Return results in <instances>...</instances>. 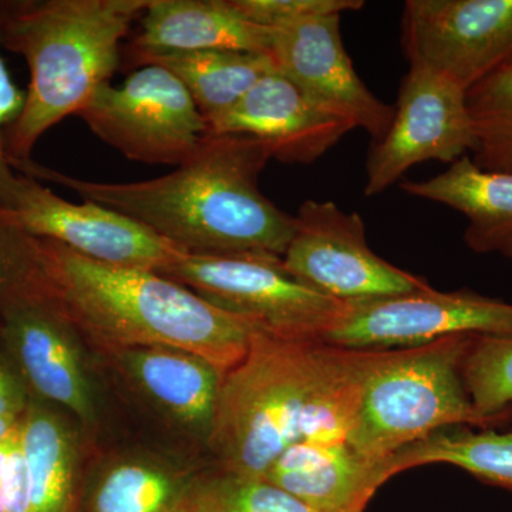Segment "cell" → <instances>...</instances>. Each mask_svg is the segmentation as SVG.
Segmentation results:
<instances>
[{
	"mask_svg": "<svg viewBox=\"0 0 512 512\" xmlns=\"http://www.w3.org/2000/svg\"><path fill=\"white\" fill-rule=\"evenodd\" d=\"M271 160L255 138L207 134L170 174L137 183H97L30 160L16 173L62 185L86 201L126 215L188 255L284 256L295 217L262 194L259 177Z\"/></svg>",
	"mask_w": 512,
	"mask_h": 512,
	"instance_id": "obj_1",
	"label": "cell"
},
{
	"mask_svg": "<svg viewBox=\"0 0 512 512\" xmlns=\"http://www.w3.org/2000/svg\"><path fill=\"white\" fill-rule=\"evenodd\" d=\"M37 241V288L107 348L181 349L225 376L264 330L156 271L99 264L56 242Z\"/></svg>",
	"mask_w": 512,
	"mask_h": 512,
	"instance_id": "obj_2",
	"label": "cell"
},
{
	"mask_svg": "<svg viewBox=\"0 0 512 512\" xmlns=\"http://www.w3.org/2000/svg\"><path fill=\"white\" fill-rule=\"evenodd\" d=\"M150 0H6L3 49L26 60V103L8 134L9 163L77 116L120 66V43Z\"/></svg>",
	"mask_w": 512,
	"mask_h": 512,
	"instance_id": "obj_3",
	"label": "cell"
},
{
	"mask_svg": "<svg viewBox=\"0 0 512 512\" xmlns=\"http://www.w3.org/2000/svg\"><path fill=\"white\" fill-rule=\"evenodd\" d=\"M336 346L261 330L222 380L208 441L222 471L264 478L301 440L303 416L329 375Z\"/></svg>",
	"mask_w": 512,
	"mask_h": 512,
	"instance_id": "obj_4",
	"label": "cell"
},
{
	"mask_svg": "<svg viewBox=\"0 0 512 512\" xmlns=\"http://www.w3.org/2000/svg\"><path fill=\"white\" fill-rule=\"evenodd\" d=\"M473 336L376 350L346 437L350 446L372 460H387L446 427L494 429L474 409L461 373Z\"/></svg>",
	"mask_w": 512,
	"mask_h": 512,
	"instance_id": "obj_5",
	"label": "cell"
},
{
	"mask_svg": "<svg viewBox=\"0 0 512 512\" xmlns=\"http://www.w3.org/2000/svg\"><path fill=\"white\" fill-rule=\"evenodd\" d=\"M161 275L279 338L320 340L346 308L298 281L279 256L184 254Z\"/></svg>",
	"mask_w": 512,
	"mask_h": 512,
	"instance_id": "obj_6",
	"label": "cell"
},
{
	"mask_svg": "<svg viewBox=\"0 0 512 512\" xmlns=\"http://www.w3.org/2000/svg\"><path fill=\"white\" fill-rule=\"evenodd\" d=\"M104 143L128 160L178 167L201 146L208 124L173 73L138 67L120 86H101L77 113Z\"/></svg>",
	"mask_w": 512,
	"mask_h": 512,
	"instance_id": "obj_7",
	"label": "cell"
},
{
	"mask_svg": "<svg viewBox=\"0 0 512 512\" xmlns=\"http://www.w3.org/2000/svg\"><path fill=\"white\" fill-rule=\"evenodd\" d=\"M282 264L298 281L343 303L404 295L429 286L426 279L376 255L367 244L362 217L340 210L333 201L303 202Z\"/></svg>",
	"mask_w": 512,
	"mask_h": 512,
	"instance_id": "obj_8",
	"label": "cell"
},
{
	"mask_svg": "<svg viewBox=\"0 0 512 512\" xmlns=\"http://www.w3.org/2000/svg\"><path fill=\"white\" fill-rule=\"evenodd\" d=\"M461 335H512L511 303L471 291L427 286L404 295L346 303L338 322L320 338L356 350L416 348Z\"/></svg>",
	"mask_w": 512,
	"mask_h": 512,
	"instance_id": "obj_9",
	"label": "cell"
},
{
	"mask_svg": "<svg viewBox=\"0 0 512 512\" xmlns=\"http://www.w3.org/2000/svg\"><path fill=\"white\" fill-rule=\"evenodd\" d=\"M0 211L30 237L56 242L99 264L161 274L185 254L120 212L93 201L74 204L19 173Z\"/></svg>",
	"mask_w": 512,
	"mask_h": 512,
	"instance_id": "obj_10",
	"label": "cell"
},
{
	"mask_svg": "<svg viewBox=\"0 0 512 512\" xmlns=\"http://www.w3.org/2000/svg\"><path fill=\"white\" fill-rule=\"evenodd\" d=\"M466 90L420 64H410L400 84L392 126L373 143L366 160V197L389 190L424 161L453 164L476 146Z\"/></svg>",
	"mask_w": 512,
	"mask_h": 512,
	"instance_id": "obj_11",
	"label": "cell"
},
{
	"mask_svg": "<svg viewBox=\"0 0 512 512\" xmlns=\"http://www.w3.org/2000/svg\"><path fill=\"white\" fill-rule=\"evenodd\" d=\"M402 47L467 92L512 66V0H407Z\"/></svg>",
	"mask_w": 512,
	"mask_h": 512,
	"instance_id": "obj_12",
	"label": "cell"
},
{
	"mask_svg": "<svg viewBox=\"0 0 512 512\" xmlns=\"http://www.w3.org/2000/svg\"><path fill=\"white\" fill-rule=\"evenodd\" d=\"M340 18L326 16L271 30L269 56L276 70L309 99L379 143L392 126L394 106L377 99L357 76L343 45Z\"/></svg>",
	"mask_w": 512,
	"mask_h": 512,
	"instance_id": "obj_13",
	"label": "cell"
},
{
	"mask_svg": "<svg viewBox=\"0 0 512 512\" xmlns=\"http://www.w3.org/2000/svg\"><path fill=\"white\" fill-rule=\"evenodd\" d=\"M352 130L350 121L320 107L278 70L208 124V134L255 138L269 158L286 165L315 163Z\"/></svg>",
	"mask_w": 512,
	"mask_h": 512,
	"instance_id": "obj_14",
	"label": "cell"
},
{
	"mask_svg": "<svg viewBox=\"0 0 512 512\" xmlns=\"http://www.w3.org/2000/svg\"><path fill=\"white\" fill-rule=\"evenodd\" d=\"M6 336L30 386L80 420L92 421L94 407L69 322L37 286L0 312Z\"/></svg>",
	"mask_w": 512,
	"mask_h": 512,
	"instance_id": "obj_15",
	"label": "cell"
},
{
	"mask_svg": "<svg viewBox=\"0 0 512 512\" xmlns=\"http://www.w3.org/2000/svg\"><path fill=\"white\" fill-rule=\"evenodd\" d=\"M264 478L319 512H365L389 480L386 460L362 456L346 440L296 441Z\"/></svg>",
	"mask_w": 512,
	"mask_h": 512,
	"instance_id": "obj_16",
	"label": "cell"
},
{
	"mask_svg": "<svg viewBox=\"0 0 512 512\" xmlns=\"http://www.w3.org/2000/svg\"><path fill=\"white\" fill-rule=\"evenodd\" d=\"M128 57L160 53L241 50L266 53L272 32L238 12L232 0H150Z\"/></svg>",
	"mask_w": 512,
	"mask_h": 512,
	"instance_id": "obj_17",
	"label": "cell"
},
{
	"mask_svg": "<svg viewBox=\"0 0 512 512\" xmlns=\"http://www.w3.org/2000/svg\"><path fill=\"white\" fill-rule=\"evenodd\" d=\"M400 188L461 212L468 220L464 242L471 251L512 259V174L483 170L467 154L444 173Z\"/></svg>",
	"mask_w": 512,
	"mask_h": 512,
	"instance_id": "obj_18",
	"label": "cell"
},
{
	"mask_svg": "<svg viewBox=\"0 0 512 512\" xmlns=\"http://www.w3.org/2000/svg\"><path fill=\"white\" fill-rule=\"evenodd\" d=\"M128 375L175 420L210 434L224 375L194 353L173 348L119 350Z\"/></svg>",
	"mask_w": 512,
	"mask_h": 512,
	"instance_id": "obj_19",
	"label": "cell"
},
{
	"mask_svg": "<svg viewBox=\"0 0 512 512\" xmlns=\"http://www.w3.org/2000/svg\"><path fill=\"white\" fill-rule=\"evenodd\" d=\"M128 59L137 67L156 64L173 73L207 124L237 106L262 77L276 70L274 60L266 53L241 50L160 53Z\"/></svg>",
	"mask_w": 512,
	"mask_h": 512,
	"instance_id": "obj_20",
	"label": "cell"
},
{
	"mask_svg": "<svg viewBox=\"0 0 512 512\" xmlns=\"http://www.w3.org/2000/svg\"><path fill=\"white\" fill-rule=\"evenodd\" d=\"M446 427L386 460L387 477L426 464H448L484 483L512 491V430Z\"/></svg>",
	"mask_w": 512,
	"mask_h": 512,
	"instance_id": "obj_21",
	"label": "cell"
},
{
	"mask_svg": "<svg viewBox=\"0 0 512 512\" xmlns=\"http://www.w3.org/2000/svg\"><path fill=\"white\" fill-rule=\"evenodd\" d=\"M19 436L28 470L30 512H69L74 447L66 427L46 410L28 409L20 417Z\"/></svg>",
	"mask_w": 512,
	"mask_h": 512,
	"instance_id": "obj_22",
	"label": "cell"
},
{
	"mask_svg": "<svg viewBox=\"0 0 512 512\" xmlns=\"http://www.w3.org/2000/svg\"><path fill=\"white\" fill-rule=\"evenodd\" d=\"M192 491L160 467L114 466L101 478L92 512H192Z\"/></svg>",
	"mask_w": 512,
	"mask_h": 512,
	"instance_id": "obj_23",
	"label": "cell"
},
{
	"mask_svg": "<svg viewBox=\"0 0 512 512\" xmlns=\"http://www.w3.org/2000/svg\"><path fill=\"white\" fill-rule=\"evenodd\" d=\"M466 101L476 134L474 163L483 170L512 174V66L474 84Z\"/></svg>",
	"mask_w": 512,
	"mask_h": 512,
	"instance_id": "obj_24",
	"label": "cell"
},
{
	"mask_svg": "<svg viewBox=\"0 0 512 512\" xmlns=\"http://www.w3.org/2000/svg\"><path fill=\"white\" fill-rule=\"evenodd\" d=\"M464 386L474 409L494 429L512 412V335L473 336L463 366Z\"/></svg>",
	"mask_w": 512,
	"mask_h": 512,
	"instance_id": "obj_25",
	"label": "cell"
},
{
	"mask_svg": "<svg viewBox=\"0 0 512 512\" xmlns=\"http://www.w3.org/2000/svg\"><path fill=\"white\" fill-rule=\"evenodd\" d=\"M194 512H319L265 478L222 471L192 490Z\"/></svg>",
	"mask_w": 512,
	"mask_h": 512,
	"instance_id": "obj_26",
	"label": "cell"
},
{
	"mask_svg": "<svg viewBox=\"0 0 512 512\" xmlns=\"http://www.w3.org/2000/svg\"><path fill=\"white\" fill-rule=\"evenodd\" d=\"M39 274V241L16 227L0 211V312L28 292Z\"/></svg>",
	"mask_w": 512,
	"mask_h": 512,
	"instance_id": "obj_27",
	"label": "cell"
},
{
	"mask_svg": "<svg viewBox=\"0 0 512 512\" xmlns=\"http://www.w3.org/2000/svg\"><path fill=\"white\" fill-rule=\"evenodd\" d=\"M232 3L249 22L269 30L365 8L363 0H232Z\"/></svg>",
	"mask_w": 512,
	"mask_h": 512,
	"instance_id": "obj_28",
	"label": "cell"
},
{
	"mask_svg": "<svg viewBox=\"0 0 512 512\" xmlns=\"http://www.w3.org/2000/svg\"><path fill=\"white\" fill-rule=\"evenodd\" d=\"M6 0H0V207H5L18 180V173L9 163L8 134L18 121L26 103V90L20 89L10 74L2 50V26Z\"/></svg>",
	"mask_w": 512,
	"mask_h": 512,
	"instance_id": "obj_29",
	"label": "cell"
},
{
	"mask_svg": "<svg viewBox=\"0 0 512 512\" xmlns=\"http://www.w3.org/2000/svg\"><path fill=\"white\" fill-rule=\"evenodd\" d=\"M25 397L16 380L0 366V416L22 417Z\"/></svg>",
	"mask_w": 512,
	"mask_h": 512,
	"instance_id": "obj_30",
	"label": "cell"
},
{
	"mask_svg": "<svg viewBox=\"0 0 512 512\" xmlns=\"http://www.w3.org/2000/svg\"><path fill=\"white\" fill-rule=\"evenodd\" d=\"M19 437V427L3 441H0V512L6 511V500H8L10 464L12 454L15 450L16 441Z\"/></svg>",
	"mask_w": 512,
	"mask_h": 512,
	"instance_id": "obj_31",
	"label": "cell"
},
{
	"mask_svg": "<svg viewBox=\"0 0 512 512\" xmlns=\"http://www.w3.org/2000/svg\"><path fill=\"white\" fill-rule=\"evenodd\" d=\"M20 417L0 416V441L8 439L10 434L18 429Z\"/></svg>",
	"mask_w": 512,
	"mask_h": 512,
	"instance_id": "obj_32",
	"label": "cell"
},
{
	"mask_svg": "<svg viewBox=\"0 0 512 512\" xmlns=\"http://www.w3.org/2000/svg\"><path fill=\"white\" fill-rule=\"evenodd\" d=\"M510 420H512V412H511V414H510Z\"/></svg>",
	"mask_w": 512,
	"mask_h": 512,
	"instance_id": "obj_33",
	"label": "cell"
},
{
	"mask_svg": "<svg viewBox=\"0 0 512 512\" xmlns=\"http://www.w3.org/2000/svg\"><path fill=\"white\" fill-rule=\"evenodd\" d=\"M192 512H194V511H192Z\"/></svg>",
	"mask_w": 512,
	"mask_h": 512,
	"instance_id": "obj_34",
	"label": "cell"
}]
</instances>
